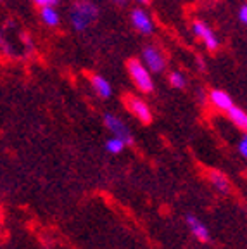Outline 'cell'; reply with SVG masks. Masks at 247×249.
<instances>
[{
	"label": "cell",
	"instance_id": "cell-1",
	"mask_svg": "<svg viewBox=\"0 0 247 249\" xmlns=\"http://www.w3.org/2000/svg\"><path fill=\"white\" fill-rule=\"evenodd\" d=\"M99 18V7L92 0H74L71 5L70 19L76 31H85Z\"/></svg>",
	"mask_w": 247,
	"mask_h": 249
},
{
	"label": "cell",
	"instance_id": "cell-2",
	"mask_svg": "<svg viewBox=\"0 0 247 249\" xmlns=\"http://www.w3.org/2000/svg\"><path fill=\"white\" fill-rule=\"evenodd\" d=\"M126 70L130 78L133 80V83H135V87L142 93H151L154 90V82H152L151 71L143 66L142 61H139V59H128Z\"/></svg>",
	"mask_w": 247,
	"mask_h": 249
},
{
	"label": "cell",
	"instance_id": "cell-3",
	"mask_svg": "<svg viewBox=\"0 0 247 249\" xmlns=\"http://www.w3.org/2000/svg\"><path fill=\"white\" fill-rule=\"evenodd\" d=\"M123 102H124V106H126L128 111H130L139 121H142L143 124L152 123V111L143 99L137 97V95H133V93H126Z\"/></svg>",
	"mask_w": 247,
	"mask_h": 249
},
{
	"label": "cell",
	"instance_id": "cell-4",
	"mask_svg": "<svg viewBox=\"0 0 247 249\" xmlns=\"http://www.w3.org/2000/svg\"><path fill=\"white\" fill-rule=\"evenodd\" d=\"M142 64L152 73H162L166 70V57L158 47L147 45L142 51Z\"/></svg>",
	"mask_w": 247,
	"mask_h": 249
},
{
	"label": "cell",
	"instance_id": "cell-5",
	"mask_svg": "<svg viewBox=\"0 0 247 249\" xmlns=\"http://www.w3.org/2000/svg\"><path fill=\"white\" fill-rule=\"evenodd\" d=\"M102 120H104L106 128L112 133V137H118V139L124 140V144L126 145L131 144V132L126 124H124V121L121 120V118H118L116 114L106 113L104 116H102Z\"/></svg>",
	"mask_w": 247,
	"mask_h": 249
},
{
	"label": "cell",
	"instance_id": "cell-6",
	"mask_svg": "<svg viewBox=\"0 0 247 249\" xmlns=\"http://www.w3.org/2000/svg\"><path fill=\"white\" fill-rule=\"evenodd\" d=\"M192 30H194V33H195V36H199V38L204 42V45L208 47V51H216L218 47H220V40H218L216 33H214L206 23H202V21H194Z\"/></svg>",
	"mask_w": 247,
	"mask_h": 249
},
{
	"label": "cell",
	"instance_id": "cell-7",
	"mask_svg": "<svg viewBox=\"0 0 247 249\" xmlns=\"http://www.w3.org/2000/svg\"><path fill=\"white\" fill-rule=\"evenodd\" d=\"M130 19L131 24L135 26V30L142 35H151L152 31H154V23H152L151 16L147 14L143 9H133L130 14Z\"/></svg>",
	"mask_w": 247,
	"mask_h": 249
},
{
	"label": "cell",
	"instance_id": "cell-8",
	"mask_svg": "<svg viewBox=\"0 0 247 249\" xmlns=\"http://www.w3.org/2000/svg\"><path fill=\"white\" fill-rule=\"evenodd\" d=\"M208 97H209V102H211V104L214 106L216 109L223 111V113H227L228 109L233 106V99L230 97V93H227L225 90L214 89V90H211V92L208 93Z\"/></svg>",
	"mask_w": 247,
	"mask_h": 249
},
{
	"label": "cell",
	"instance_id": "cell-9",
	"mask_svg": "<svg viewBox=\"0 0 247 249\" xmlns=\"http://www.w3.org/2000/svg\"><path fill=\"white\" fill-rule=\"evenodd\" d=\"M208 178H209V183H211L220 194H223V196L230 194L232 185H230V180H228V177L225 175V173H221V171H218V170H211L208 173Z\"/></svg>",
	"mask_w": 247,
	"mask_h": 249
},
{
	"label": "cell",
	"instance_id": "cell-10",
	"mask_svg": "<svg viewBox=\"0 0 247 249\" xmlns=\"http://www.w3.org/2000/svg\"><path fill=\"white\" fill-rule=\"evenodd\" d=\"M185 220H187V225H189V230L192 232V235H195L199 241L208 242L209 239H211L208 227H206L204 223H202L197 216H194V214H187Z\"/></svg>",
	"mask_w": 247,
	"mask_h": 249
},
{
	"label": "cell",
	"instance_id": "cell-11",
	"mask_svg": "<svg viewBox=\"0 0 247 249\" xmlns=\"http://www.w3.org/2000/svg\"><path fill=\"white\" fill-rule=\"evenodd\" d=\"M92 87L101 99H109L112 95V85L109 83L107 78H104L102 74H93L92 76Z\"/></svg>",
	"mask_w": 247,
	"mask_h": 249
},
{
	"label": "cell",
	"instance_id": "cell-12",
	"mask_svg": "<svg viewBox=\"0 0 247 249\" xmlns=\"http://www.w3.org/2000/svg\"><path fill=\"white\" fill-rule=\"evenodd\" d=\"M227 116H228V120L235 124L237 128H240V130L247 128V114H246V111H244V109L239 107V106L233 104L232 107L227 111Z\"/></svg>",
	"mask_w": 247,
	"mask_h": 249
},
{
	"label": "cell",
	"instance_id": "cell-13",
	"mask_svg": "<svg viewBox=\"0 0 247 249\" xmlns=\"http://www.w3.org/2000/svg\"><path fill=\"white\" fill-rule=\"evenodd\" d=\"M40 18H42L43 24L49 28H55L61 23V16H59L55 7H42L40 9Z\"/></svg>",
	"mask_w": 247,
	"mask_h": 249
},
{
	"label": "cell",
	"instance_id": "cell-14",
	"mask_svg": "<svg viewBox=\"0 0 247 249\" xmlns=\"http://www.w3.org/2000/svg\"><path fill=\"white\" fill-rule=\"evenodd\" d=\"M124 147H126L124 140L118 139V137H111V139L106 140V151L109 154H120V152H123Z\"/></svg>",
	"mask_w": 247,
	"mask_h": 249
},
{
	"label": "cell",
	"instance_id": "cell-15",
	"mask_svg": "<svg viewBox=\"0 0 247 249\" xmlns=\"http://www.w3.org/2000/svg\"><path fill=\"white\" fill-rule=\"evenodd\" d=\"M168 80H170L171 87H175V89H183V87L187 85V78L183 76L180 71H173V73H170Z\"/></svg>",
	"mask_w": 247,
	"mask_h": 249
},
{
	"label": "cell",
	"instance_id": "cell-16",
	"mask_svg": "<svg viewBox=\"0 0 247 249\" xmlns=\"http://www.w3.org/2000/svg\"><path fill=\"white\" fill-rule=\"evenodd\" d=\"M237 151H239V154L242 156V158H247V137L242 135L239 139V142H237Z\"/></svg>",
	"mask_w": 247,
	"mask_h": 249
},
{
	"label": "cell",
	"instance_id": "cell-17",
	"mask_svg": "<svg viewBox=\"0 0 247 249\" xmlns=\"http://www.w3.org/2000/svg\"><path fill=\"white\" fill-rule=\"evenodd\" d=\"M40 9L42 7H55L59 4V0H33Z\"/></svg>",
	"mask_w": 247,
	"mask_h": 249
},
{
	"label": "cell",
	"instance_id": "cell-18",
	"mask_svg": "<svg viewBox=\"0 0 247 249\" xmlns=\"http://www.w3.org/2000/svg\"><path fill=\"white\" fill-rule=\"evenodd\" d=\"M237 16H239V21L242 24L247 23V5L246 4L240 5V7H239V14H237Z\"/></svg>",
	"mask_w": 247,
	"mask_h": 249
},
{
	"label": "cell",
	"instance_id": "cell-19",
	"mask_svg": "<svg viewBox=\"0 0 247 249\" xmlns=\"http://www.w3.org/2000/svg\"><path fill=\"white\" fill-rule=\"evenodd\" d=\"M111 2H112V4H116V5H121V7L126 4V0H111Z\"/></svg>",
	"mask_w": 247,
	"mask_h": 249
},
{
	"label": "cell",
	"instance_id": "cell-20",
	"mask_svg": "<svg viewBox=\"0 0 247 249\" xmlns=\"http://www.w3.org/2000/svg\"><path fill=\"white\" fill-rule=\"evenodd\" d=\"M139 4H149V0H137Z\"/></svg>",
	"mask_w": 247,
	"mask_h": 249
},
{
	"label": "cell",
	"instance_id": "cell-21",
	"mask_svg": "<svg viewBox=\"0 0 247 249\" xmlns=\"http://www.w3.org/2000/svg\"><path fill=\"white\" fill-rule=\"evenodd\" d=\"M0 216H2V210H0Z\"/></svg>",
	"mask_w": 247,
	"mask_h": 249
},
{
	"label": "cell",
	"instance_id": "cell-22",
	"mask_svg": "<svg viewBox=\"0 0 247 249\" xmlns=\"http://www.w3.org/2000/svg\"><path fill=\"white\" fill-rule=\"evenodd\" d=\"M0 2H2V0H0Z\"/></svg>",
	"mask_w": 247,
	"mask_h": 249
}]
</instances>
